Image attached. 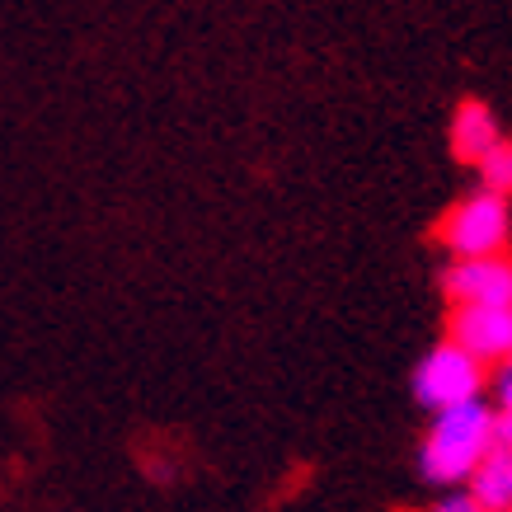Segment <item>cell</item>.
I'll list each match as a JSON object with an SVG mask.
<instances>
[{
	"mask_svg": "<svg viewBox=\"0 0 512 512\" xmlns=\"http://www.w3.org/2000/svg\"><path fill=\"white\" fill-rule=\"evenodd\" d=\"M480 170V188L484 193H494V198L512 202V141H498L494 151L475 165Z\"/></svg>",
	"mask_w": 512,
	"mask_h": 512,
	"instance_id": "cell-8",
	"label": "cell"
},
{
	"mask_svg": "<svg viewBox=\"0 0 512 512\" xmlns=\"http://www.w3.org/2000/svg\"><path fill=\"white\" fill-rule=\"evenodd\" d=\"M447 343L475 357L484 372H489V362L503 367V362H512V311H456Z\"/></svg>",
	"mask_w": 512,
	"mask_h": 512,
	"instance_id": "cell-5",
	"label": "cell"
},
{
	"mask_svg": "<svg viewBox=\"0 0 512 512\" xmlns=\"http://www.w3.org/2000/svg\"><path fill=\"white\" fill-rule=\"evenodd\" d=\"M433 512H484V508L466 494V489H451V494L442 498V503H433Z\"/></svg>",
	"mask_w": 512,
	"mask_h": 512,
	"instance_id": "cell-10",
	"label": "cell"
},
{
	"mask_svg": "<svg viewBox=\"0 0 512 512\" xmlns=\"http://www.w3.org/2000/svg\"><path fill=\"white\" fill-rule=\"evenodd\" d=\"M494 447H498V414L484 400L433 414V428H428L419 447L423 480L442 484V489H461Z\"/></svg>",
	"mask_w": 512,
	"mask_h": 512,
	"instance_id": "cell-1",
	"label": "cell"
},
{
	"mask_svg": "<svg viewBox=\"0 0 512 512\" xmlns=\"http://www.w3.org/2000/svg\"><path fill=\"white\" fill-rule=\"evenodd\" d=\"M466 494L480 503L484 512H512V456L508 451H489L480 470L466 480Z\"/></svg>",
	"mask_w": 512,
	"mask_h": 512,
	"instance_id": "cell-7",
	"label": "cell"
},
{
	"mask_svg": "<svg viewBox=\"0 0 512 512\" xmlns=\"http://www.w3.org/2000/svg\"><path fill=\"white\" fill-rule=\"evenodd\" d=\"M447 296L456 311H512V259H456L447 273Z\"/></svg>",
	"mask_w": 512,
	"mask_h": 512,
	"instance_id": "cell-4",
	"label": "cell"
},
{
	"mask_svg": "<svg viewBox=\"0 0 512 512\" xmlns=\"http://www.w3.org/2000/svg\"><path fill=\"white\" fill-rule=\"evenodd\" d=\"M498 451L512 456V419H498Z\"/></svg>",
	"mask_w": 512,
	"mask_h": 512,
	"instance_id": "cell-11",
	"label": "cell"
},
{
	"mask_svg": "<svg viewBox=\"0 0 512 512\" xmlns=\"http://www.w3.org/2000/svg\"><path fill=\"white\" fill-rule=\"evenodd\" d=\"M494 395H498V419H512V362H503L494 376Z\"/></svg>",
	"mask_w": 512,
	"mask_h": 512,
	"instance_id": "cell-9",
	"label": "cell"
},
{
	"mask_svg": "<svg viewBox=\"0 0 512 512\" xmlns=\"http://www.w3.org/2000/svg\"><path fill=\"white\" fill-rule=\"evenodd\" d=\"M484 372L475 357H466L456 343H437L423 353V362L414 367V400L433 414H447V409H461V404H475L484 395Z\"/></svg>",
	"mask_w": 512,
	"mask_h": 512,
	"instance_id": "cell-3",
	"label": "cell"
},
{
	"mask_svg": "<svg viewBox=\"0 0 512 512\" xmlns=\"http://www.w3.org/2000/svg\"><path fill=\"white\" fill-rule=\"evenodd\" d=\"M498 141H503V132H498V118H494V109H489V104L466 99L461 109L451 113V151L466 160V165H480Z\"/></svg>",
	"mask_w": 512,
	"mask_h": 512,
	"instance_id": "cell-6",
	"label": "cell"
},
{
	"mask_svg": "<svg viewBox=\"0 0 512 512\" xmlns=\"http://www.w3.org/2000/svg\"><path fill=\"white\" fill-rule=\"evenodd\" d=\"M437 240H442L456 259H494L512 240V202L475 188V193H466V198L442 217Z\"/></svg>",
	"mask_w": 512,
	"mask_h": 512,
	"instance_id": "cell-2",
	"label": "cell"
}]
</instances>
